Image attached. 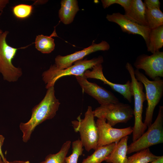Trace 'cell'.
Returning a JSON list of instances; mask_svg holds the SVG:
<instances>
[{
  "label": "cell",
  "instance_id": "obj_1",
  "mask_svg": "<svg viewBox=\"0 0 163 163\" xmlns=\"http://www.w3.org/2000/svg\"><path fill=\"white\" fill-rule=\"evenodd\" d=\"M43 99L32 110L30 119L26 123H21L19 126L22 133V140L27 142L36 127L45 120L56 115L60 103L55 96L54 86L48 88Z\"/></svg>",
  "mask_w": 163,
  "mask_h": 163
},
{
  "label": "cell",
  "instance_id": "obj_2",
  "mask_svg": "<svg viewBox=\"0 0 163 163\" xmlns=\"http://www.w3.org/2000/svg\"><path fill=\"white\" fill-rule=\"evenodd\" d=\"M104 62L103 57L100 56L90 60L85 59L75 62L74 64L65 69H59L55 65H52L49 69L42 74L43 80L46 84V88L54 86L56 81L61 78L68 75L82 76L85 72L92 69L95 65Z\"/></svg>",
  "mask_w": 163,
  "mask_h": 163
},
{
  "label": "cell",
  "instance_id": "obj_3",
  "mask_svg": "<svg viewBox=\"0 0 163 163\" xmlns=\"http://www.w3.org/2000/svg\"><path fill=\"white\" fill-rule=\"evenodd\" d=\"M94 118L92 108L88 106L84 119H81L79 116L77 120L72 121L74 131L79 133L80 140L88 152L97 147L99 133Z\"/></svg>",
  "mask_w": 163,
  "mask_h": 163
},
{
  "label": "cell",
  "instance_id": "obj_4",
  "mask_svg": "<svg viewBox=\"0 0 163 163\" xmlns=\"http://www.w3.org/2000/svg\"><path fill=\"white\" fill-rule=\"evenodd\" d=\"M125 67L129 72L131 78L133 89L134 107V116L135 118L134 126L133 128V142L139 138L145 132L147 127L142 121L143 104L146 100L145 93L143 91V85L142 82L136 79L134 73V69L131 64L126 63Z\"/></svg>",
  "mask_w": 163,
  "mask_h": 163
},
{
  "label": "cell",
  "instance_id": "obj_5",
  "mask_svg": "<svg viewBox=\"0 0 163 163\" xmlns=\"http://www.w3.org/2000/svg\"><path fill=\"white\" fill-rule=\"evenodd\" d=\"M134 73L137 80L142 82L145 88L147 106L143 123L149 127L152 124L154 109L163 95V80L159 78L150 80L137 69L134 70Z\"/></svg>",
  "mask_w": 163,
  "mask_h": 163
},
{
  "label": "cell",
  "instance_id": "obj_6",
  "mask_svg": "<svg viewBox=\"0 0 163 163\" xmlns=\"http://www.w3.org/2000/svg\"><path fill=\"white\" fill-rule=\"evenodd\" d=\"M139 138L128 146L127 154L137 152L152 145L163 142V106H159L154 123Z\"/></svg>",
  "mask_w": 163,
  "mask_h": 163
},
{
  "label": "cell",
  "instance_id": "obj_7",
  "mask_svg": "<svg viewBox=\"0 0 163 163\" xmlns=\"http://www.w3.org/2000/svg\"><path fill=\"white\" fill-rule=\"evenodd\" d=\"M94 117L105 118L112 126L120 123H126L134 116V110L128 104L119 102L101 105L93 110Z\"/></svg>",
  "mask_w": 163,
  "mask_h": 163
},
{
  "label": "cell",
  "instance_id": "obj_8",
  "mask_svg": "<svg viewBox=\"0 0 163 163\" xmlns=\"http://www.w3.org/2000/svg\"><path fill=\"white\" fill-rule=\"evenodd\" d=\"M9 32L5 31L0 35V73L4 80L9 82L18 80L22 75L21 69L14 66L12 60L19 49L9 45L6 38Z\"/></svg>",
  "mask_w": 163,
  "mask_h": 163
},
{
  "label": "cell",
  "instance_id": "obj_9",
  "mask_svg": "<svg viewBox=\"0 0 163 163\" xmlns=\"http://www.w3.org/2000/svg\"><path fill=\"white\" fill-rule=\"evenodd\" d=\"M136 69L144 70L153 80L163 77V52L158 50L152 55L138 56L134 63Z\"/></svg>",
  "mask_w": 163,
  "mask_h": 163
},
{
  "label": "cell",
  "instance_id": "obj_10",
  "mask_svg": "<svg viewBox=\"0 0 163 163\" xmlns=\"http://www.w3.org/2000/svg\"><path fill=\"white\" fill-rule=\"evenodd\" d=\"M96 123L99 133L97 147L114 142L117 143L123 137L133 133L131 126L122 129L114 128L107 123L105 118H97Z\"/></svg>",
  "mask_w": 163,
  "mask_h": 163
},
{
  "label": "cell",
  "instance_id": "obj_11",
  "mask_svg": "<svg viewBox=\"0 0 163 163\" xmlns=\"http://www.w3.org/2000/svg\"><path fill=\"white\" fill-rule=\"evenodd\" d=\"M75 76L82 92L94 98L101 105L119 102L117 98L111 92L95 83L89 82L84 75Z\"/></svg>",
  "mask_w": 163,
  "mask_h": 163
},
{
  "label": "cell",
  "instance_id": "obj_12",
  "mask_svg": "<svg viewBox=\"0 0 163 163\" xmlns=\"http://www.w3.org/2000/svg\"><path fill=\"white\" fill-rule=\"evenodd\" d=\"M110 48L109 44L102 40L97 44L93 42L91 45L83 50L65 56H57L55 59L56 67L59 69H66L72 65L75 62L82 59L86 56L98 51H106Z\"/></svg>",
  "mask_w": 163,
  "mask_h": 163
},
{
  "label": "cell",
  "instance_id": "obj_13",
  "mask_svg": "<svg viewBox=\"0 0 163 163\" xmlns=\"http://www.w3.org/2000/svg\"><path fill=\"white\" fill-rule=\"evenodd\" d=\"M92 69L91 71L87 70L84 72V76L86 78H94L101 81L104 84L109 85L112 89L121 94L129 102H131L133 89L131 81L128 80L124 84L114 83L110 81L103 73L101 64L95 65Z\"/></svg>",
  "mask_w": 163,
  "mask_h": 163
},
{
  "label": "cell",
  "instance_id": "obj_14",
  "mask_svg": "<svg viewBox=\"0 0 163 163\" xmlns=\"http://www.w3.org/2000/svg\"><path fill=\"white\" fill-rule=\"evenodd\" d=\"M106 18L108 21L118 24L124 32L141 36L145 41L146 46L148 45L150 29L148 27L140 25L129 20L124 14L119 12L107 14Z\"/></svg>",
  "mask_w": 163,
  "mask_h": 163
},
{
  "label": "cell",
  "instance_id": "obj_15",
  "mask_svg": "<svg viewBox=\"0 0 163 163\" xmlns=\"http://www.w3.org/2000/svg\"><path fill=\"white\" fill-rule=\"evenodd\" d=\"M146 7L141 0H132L129 9L124 14L128 19L141 25L147 26Z\"/></svg>",
  "mask_w": 163,
  "mask_h": 163
},
{
  "label": "cell",
  "instance_id": "obj_16",
  "mask_svg": "<svg viewBox=\"0 0 163 163\" xmlns=\"http://www.w3.org/2000/svg\"><path fill=\"white\" fill-rule=\"evenodd\" d=\"M128 138V136H126L116 143L105 161L107 163H127Z\"/></svg>",
  "mask_w": 163,
  "mask_h": 163
},
{
  "label": "cell",
  "instance_id": "obj_17",
  "mask_svg": "<svg viewBox=\"0 0 163 163\" xmlns=\"http://www.w3.org/2000/svg\"><path fill=\"white\" fill-rule=\"evenodd\" d=\"M59 11L60 21L65 24H68L73 21L75 14L79 10L76 0H62Z\"/></svg>",
  "mask_w": 163,
  "mask_h": 163
},
{
  "label": "cell",
  "instance_id": "obj_18",
  "mask_svg": "<svg viewBox=\"0 0 163 163\" xmlns=\"http://www.w3.org/2000/svg\"><path fill=\"white\" fill-rule=\"evenodd\" d=\"M163 46V25L151 29L147 50L152 54L159 50Z\"/></svg>",
  "mask_w": 163,
  "mask_h": 163
},
{
  "label": "cell",
  "instance_id": "obj_19",
  "mask_svg": "<svg viewBox=\"0 0 163 163\" xmlns=\"http://www.w3.org/2000/svg\"><path fill=\"white\" fill-rule=\"evenodd\" d=\"M116 143L114 142L97 147L93 154L84 159L82 163H101L103 161H105Z\"/></svg>",
  "mask_w": 163,
  "mask_h": 163
},
{
  "label": "cell",
  "instance_id": "obj_20",
  "mask_svg": "<svg viewBox=\"0 0 163 163\" xmlns=\"http://www.w3.org/2000/svg\"><path fill=\"white\" fill-rule=\"evenodd\" d=\"M54 32L50 36L39 35L36 38L35 42L36 49L43 53H49L55 49L54 39L52 37L55 36Z\"/></svg>",
  "mask_w": 163,
  "mask_h": 163
},
{
  "label": "cell",
  "instance_id": "obj_21",
  "mask_svg": "<svg viewBox=\"0 0 163 163\" xmlns=\"http://www.w3.org/2000/svg\"><path fill=\"white\" fill-rule=\"evenodd\" d=\"M147 27L151 30L163 25V13L160 9H146Z\"/></svg>",
  "mask_w": 163,
  "mask_h": 163
},
{
  "label": "cell",
  "instance_id": "obj_22",
  "mask_svg": "<svg viewBox=\"0 0 163 163\" xmlns=\"http://www.w3.org/2000/svg\"><path fill=\"white\" fill-rule=\"evenodd\" d=\"M159 156L153 154L148 148L128 157L127 163H149L156 160Z\"/></svg>",
  "mask_w": 163,
  "mask_h": 163
},
{
  "label": "cell",
  "instance_id": "obj_23",
  "mask_svg": "<svg viewBox=\"0 0 163 163\" xmlns=\"http://www.w3.org/2000/svg\"><path fill=\"white\" fill-rule=\"evenodd\" d=\"M71 144V141L68 140L62 145L59 151L54 154H49L46 157L44 163H66V157Z\"/></svg>",
  "mask_w": 163,
  "mask_h": 163
},
{
  "label": "cell",
  "instance_id": "obj_24",
  "mask_svg": "<svg viewBox=\"0 0 163 163\" xmlns=\"http://www.w3.org/2000/svg\"><path fill=\"white\" fill-rule=\"evenodd\" d=\"M83 145L79 139L73 141L72 143V153L65 158L66 163H77L79 156L83 153Z\"/></svg>",
  "mask_w": 163,
  "mask_h": 163
},
{
  "label": "cell",
  "instance_id": "obj_25",
  "mask_svg": "<svg viewBox=\"0 0 163 163\" xmlns=\"http://www.w3.org/2000/svg\"><path fill=\"white\" fill-rule=\"evenodd\" d=\"M33 7L31 5L21 4L14 7L12 11L14 15L20 19L25 18L31 14Z\"/></svg>",
  "mask_w": 163,
  "mask_h": 163
},
{
  "label": "cell",
  "instance_id": "obj_26",
  "mask_svg": "<svg viewBox=\"0 0 163 163\" xmlns=\"http://www.w3.org/2000/svg\"><path fill=\"white\" fill-rule=\"evenodd\" d=\"M148 9H160L161 3L158 0H145L143 2Z\"/></svg>",
  "mask_w": 163,
  "mask_h": 163
},
{
  "label": "cell",
  "instance_id": "obj_27",
  "mask_svg": "<svg viewBox=\"0 0 163 163\" xmlns=\"http://www.w3.org/2000/svg\"><path fill=\"white\" fill-rule=\"evenodd\" d=\"M132 1V0H116V4L120 5L124 8L125 12H126L129 8Z\"/></svg>",
  "mask_w": 163,
  "mask_h": 163
},
{
  "label": "cell",
  "instance_id": "obj_28",
  "mask_svg": "<svg viewBox=\"0 0 163 163\" xmlns=\"http://www.w3.org/2000/svg\"><path fill=\"white\" fill-rule=\"evenodd\" d=\"M5 139V137L2 135L0 134V156L1 157L4 163L7 161L4 155L2 150V147L3 144Z\"/></svg>",
  "mask_w": 163,
  "mask_h": 163
},
{
  "label": "cell",
  "instance_id": "obj_29",
  "mask_svg": "<svg viewBox=\"0 0 163 163\" xmlns=\"http://www.w3.org/2000/svg\"><path fill=\"white\" fill-rule=\"evenodd\" d=\"M116 0H101L102 6L104 8H106L111 5L116 4Z\"/></svg>",
  "mask_w": 163,
  "mask_h": 163
},
{
  "label": "cell",
  "instance_id": "obj_30",
  "mask_svg": "<svg viewBox=\"0 0 163 163\" xmlns=\"http://www.w3.org/2000/svg\"><path fill=\"white\" fill-rule=\"evenodd\" d=\"M8 0H0V16L2 15L3 9L9 3Z\"/></svg>",
  "mask_w": 163,
  "mask_h": 163
},
{
  "label": "cell",
  "instance_id": "obj_31",
  "mask_svg": "<svg viewBox=\"0 0 163 163\" xmlns=\"http://www.w3.org/2000/svg\"><path fill=\"white\" fill-rule=\"evenodd\" d=\"M150 163H163V156H160L158 158Z\"/></svg>",
  "mask_w": 163,
  "mask_h": 163
},
{
  "label": "cell",
  "instance_id": "obj_32",
  "mask_svg": "<svg viewBox=\"0 0 163 163\" xmlns=\"http://www.w3.org/2000/svg\"><path fill=\"white\" fill-rule=\"evenodd\" d=\"M10 163H31L29 161H21L15 160L13 161H9ZM39 163H44V161H43Z\"/></svg>",
  "mask_w": 163,
  "mask_h": 163
},
{
  "label": "cell",
  "instance_id": "obj_33",
  "mask_svg": "<svg viewBox=\"0 0 163 163\" xmlns=\"http://www.w3.org/2000/svg\"><path fill=\"white\" fill-rule=\"evenodd\" d=\"M0 163H10V162L9 161H7L6 162L4 163L2 160L1 157L0 156Z\"/></svg>",
  "mask_w": 163,
  "mask_h": 163
},
{
  "label": "cell",
  "instance_id": "obj_34",
  "mask_svg": "<svg viewBox=\"0 0 163 163\" xmlns=\"http://www.w3.org/2000/svg\"><path fill=\"white\" fill-rule=\"evenodd\" d=\"M3 33L2 31L0 29V35Z\"/></svg>",
  "mask_w": 163,
  "mask_h": 163
},
{
  "label": "cell",
  "instance_id": "obj_35",
  "mask_svg": "<svg viewBox=\"0 0 163 163\" xmlns=\"http://www.w3.org/2000/svg\"><path fill=\"white\" fill-rule=\"evenodd\" d=\"M110 163V162H108V163Z\"/></svg>",
  "mask_w": 163,
  "mask_h": 163
}]
</instances>
